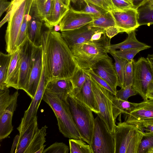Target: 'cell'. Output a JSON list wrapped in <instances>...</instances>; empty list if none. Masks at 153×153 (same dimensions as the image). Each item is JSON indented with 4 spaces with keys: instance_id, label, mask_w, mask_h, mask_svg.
<instances>
[{
    "instance_id": "cell-1",
    "label": "cell",
    "mask_w": 153,
    "mask_h": 153,
    "mask_svg": "<svg viewBox=\"0 0 153 153\" xmlns=\"http://www.w3.org/2000/svg\"><path fill=\"white\" fill-rule=\"evenodd\" d=\"M41 38L43 63L47 81L71 78L79 68L61 33L48 29L42 32Z\"/></svg>"
},
{
    "instance_id": "cell-2",
    "label": "cell",
    "mask_w": 153,
    "mask_h": 153,
    "mask_svg": "<svg viewBox=\"0 0 153 153\" xmlns=\"http://www.w3.org/2000/svg\"><path fill=\"white\" fill-rule=\"evenodd\" d=\"M111 39L106 33L97 41L70 48L78 67L87 72L99 61L108 57Z\"/></svg>"
},
{
    "instance_id": "cell-3",
    "label": "cell",
    "mask_w": 153,
    "mask_h": 153,
    "mask_svg": "<svg viewBox=\"0 0 153 153\" xmlns=\"http://www.w3.org/2000/svg\"><path fill=\"white\" fill-rule=\"evenodd\" d=\"M42 100L52 108L56 116L59 131L69 139H82L65 101L56 94L45 91Z\"/></svg>"
},
{
    "instance_id": "cell-4",
    "label": "cell",
    "mask_w": 153,
    "mask_h": 153,
    "mask_svg": "<svg viewBox=\"0 0 153 153\" xmlns=\"http://www.w3.org/2000/svg\"><path fill=\"white\" fill-rule=\"evenodd\" d=\"M65 101L82 140L90 145L91 142L94 121L92 111L71 94L67 97Z\"/></svg>"
},
{
    "instance_id": "cell-5",
    "label": "cell",
    "mask_w": 153,
    "mask_h": 153,
    "mask_svg": "<svg viewBox=\"0 0 153 153\" xmlns=\"http://www.w3.org/2000/svg\"><path fill=\"white\" fill-rule=\"evenodd\" d=\"M114 135V153H138L144 136L134 124L126 121L117 123Z\"/></svg>"
},
{
    "instance_id": "cell-6",
    "label": "cell",
    "mask_w": 153,
    "mask_h": 153,
    "mask_svg": "<svg viewBox=\"0 0 153 153\" xmlns=\"http://www.w3.org/2000/svg\"><path fill=\"white\" fill-rule=\"evenodd\" d=\"M90 76L92 91L99 110L97 115L104 122L110 132L114 134L116 126L112 110V98L114 95Z\"/></svg>"
},
{
    "instance_id": "cell-7",
    "label": "cell",
    "mask_w": 153,
    "mask_h": 153,
    "mask_svg": "<svg viewBox=\"0 0 153 153\" xmlns=\"http://www.w3.org/2000/svg\"><path fill=\"white\" fill-rule=\"evenodd\" d=\"M133 78L132 84L134 90L143 100L148 99L147 95L153 89V74L146 58L140 57L132 62Z\"/></svg>"
},
{
    "instance_id": "cell-8",
    "label": "cell",
    "mask_w": 153,
    "mask_h": 153,
    "mask_svg": "<svg viewBox=\"0 0 153 153\" xmlns=\"http://www.w3.org/2000/svg\"><path fill=\"white\" fill-rule=\"evenodd\" d=\"M93 153H114V134L107 128L103 121L97 115L94 118L91 144Z\"/></svg>"
},
{
    "instance_id": "cell-9",
    "label": "cell",
    "mask_w": 153,
    "mask_h": 153,
    "mask_svg": "<svg viewBox=\"0 0 153 153\" xmlns=\"http://www.w3.org/2000/svg\"><path fill=\"white\" fill-rule=\"evenodd\" d=\"M34 45L27 37L18 48L20 62V75L18 89L25 91L32 68V53Z\"/></svg>"
},
{
    "instance_id": "cell-10",
    "label": "cell",
    "mask_w": 153,
    "mask_h": 153,
    "mask_svg": "<svg viewBox=\"0 0 153 153\" xmlns=\"http://www.w3.org/2000/svg\"><path fill=\"white\" fill-rule=\"evenodd\" d=\"M27 0H25L15 12L11 15L8 21L6 31V50L8 53L12 54L18 48L16 42L24 18Z\"/></svg>"
},
{
    "instance_id": "cell-11",
    "label": "cell",
    "mask_w": 153,
    "mask_h": 153,
    "mask_svg": "<svg viewBox=\"0 0 153 153\" xmlns=\"http://www.w3.org/2000/svg\"><path fill=\"white\" fill-rule=\"evenodd\" d=\"M48 82L45 71L43 70L36 91L28 108L25 111L19 126L17 128L19 134L22 133L26 129L32 119L37 116L38 109Z\"/></svg>"
},
{
    "instance_id": "cell-12",
    "label": "cell",
    "mask_w": 153,
    "mask_h": 153,
    "mask_svg": "<svg viewBox=\"0 0 153 153\" xmlns=\"http://www.w3.org/2000/svg\"><path fill=\"white\" fill-rule=\"evenodd\" d=\"M33 64L28 84L25 92L32 99L36 91L43 67L42 45L34 46L32 53Z\"/></svg>"
},
{
    "instance_id": "cell-13",
    "label": "cell",
    "mask_w": 153,
    "mask_h": 153,
    "mask_svg": "<svg viewBox=\"0 0 153 153\" xmlns=\"http://www.w3.org/2000/svg\"><path fill=\"white\" fill-rule=\"evenodd\" d=\"M102 29L89 24L76 29L61 32L62 36L69 48L91 42L93 35Z\"/></svg>"
},
{
    "instance_id": "cell-14",
    "label": "cell",
    "mask_w": 153,
    "mask_h": 153,
    "mask_svg": "<svg viewBox=\"0 0 153 153\" xmlns=\"http://www.w3.org/2000/svg\"><path fill=\"white\" fill-rule=\"evenodd\" d=\"M120 32L128 33L135 30L140 26L137 21V9L131 8L124 10L111 12Z\"/></svg>"
},
{
    "instance_id": "cell-15",
    "label": "cell",
    "mask_w": 153,
    "mask_h": 153,
    "mask_svg": "<svg viewBox=\"0 0 153 153\" xmlns=\"http://www.w3.org/2000/svg\"><path fill=\"white\" fill-rule=\"evenodd\" d=\"M96 74L105 80L117 92L118 86V77L114 65L109 56L103 59L94 65L91 68Z\"/></svg>"
},
{
    "instance_id": "cell-16",
    "label": "cell",
    "mask_w": 153,
    "mask_h": 153,
    "mask_svg": "<svg viewBox=\"0 0 153 153\" xmlns=\"http://www.w3.org/2000/svg\"><path fill=\"white\" fill-rule=\"evenodd\" d=\"M93 19L90 15L78 13L69 8L59 23L60 30L62 32L79 28L90 24Z\"/></svg>"
},
{
    "instance_id": "cell-17",
    "label": "cell",
    "mask_w": 153,
    "mask_h": 153,
    "mask_svg": "<svg viewBox=\"0 0 153 153\" xmlns=\"http://www.w3.org/2000/svg\"><path fill=\"white\" fill-rule=\"evenodd\" d=\"M13 94L12 98L5 110L0 114V141L7 138L13 130L12 119L17 106V99L19 94L18 91Z\"/></svg>"
},
{
    "instance_id": "cell-18",
    "label": "cell",
    "mask_w": 153,
    "mask_h": 153,
    "mask_svg": "<svg viewBox=\"0 0 153 153\" xmlns=\"http://www.w3.org/2000/svg\"><path fill=\"white\" fill-rule=\"evenodd\" d=\"M87 77L80 90L73 95L83 102L94 113L98 114L99 110L92 91V83L90 76Z\"/></svg>"
},
{
    "instance_id": "cell-19",
    "label": "cell",
    "mask_w": 153,
    "mask_h": 153,
    "mask_svg": "<svg viewBox=\"0 0 153 153\" xmlns=\"http://www.w3.org/2000/svg\"><path fill=\"white\" fill-rule=\"evenodd\" d=\"M153 118V100L148 99L137 103L134 109L126 115L125 121Z\"/></svg>"
},
{
    "instance_id": "cell-20",
    "label": "cell",
    "mask_w": 153,
    "mask_h": 153,
    "mask_svg": "<svg viewBox=\"0 0 153 153\" xmlns=\"http://www.w3.org/2000/svg\"><path fill=\"white\" fill-rule=\"evenodd\" d=\"M73 90V86L69 79H55L49 81L45 91L56 94L61 99L65 100Z\"/></svg>"
},
{
    "instance_id": "cell-21",
    "label": "cell",
    "mask_w": 153,
    "mask_h": 153,
    "mask_svg": "<svg viewBox=\"0 0 153 153\" xmlns=\"http://www.w3.org/2000/svg\"><path fill=\"white\" fill-rule=\"evenodd\" d=\"M69 8L60 0H53L50 14L44 22L45 26L49 29H53L59 24Z\"/></svg>"
},
{
    "instance_id": "cell-22",
    "label": "cell",
    "mask_w": 153,
    "mask_h": 153,
    "mask_svg": "<svg viewBox=\"0 0 153 153\" xmlns=\"http://www.w3.org/2000/svg\"><path fill=\"white\" fill-rule=\"evenodd\" d=\"M38 128L37 117L32 119L27 128L22 134H19L20 137L17 146L14 153H25L35 134Z\"/></svg>"
},
{
    "instance_id": "cell-23",
    "label": "cell",
    "mask_w": 153,
    "mask_h": 153,
    "mask_svg": "<svg viewBox=\"0 0 153 153\" xmlns=\"http://www.w3.org/2000/svg\"><path fill=\"white\" fill-rule=\"evenodd\" d=\"M20 75V62L18 49L12 54L5 84L7 87L18 90Z\"/></svg>"
},
{
    "instance_id": "cell-24",
    "label": "cell",
    "mask_w": 153,
    "mask_h": 153,
    "mask_svg": "<svg viewBox=\"0 0 153 153\" xmlns=\"http://www.w3.org/2000/svg\"><path fill=\"white\" fill-rule=\"evenodd\" d=\"M127 33L128 36L124 41L115 44H111L108 47L109 51L118 49H138L142 51L151 47V46L140 42L137 39L135 30L131 31Z\"/></svg>"
},
{
    "instance_id": "cell-25",
    "label": "cell",
    "mask_w": 153,
    "mask_h": 153,
    "mask_svg": "<svg viewBox=\"0 0 153 153\" xmlns=\"http://www.w3.org/2000/svg\"><path fill=\"white\" fill-rule=\"evenodd\" d=\"M30 18L28 25V38L34 46H41L42 28L43 22L30 12Z\"/></svg>"
},
{
    "instance_id": "cell-26",
    "label": "cell",
    "mask_w": 153,
    "mask_h": 153,
    "mask_svg": "<svg viewBox=\"0 0 153 153\" xmlns=\"http://www.w3.org/2000/svg\"><path fill=\"white\" fill-rule=\"evenodd\" d=\"M53 0H33L30 12L44 22L50 15Z\"/></svg>"
},
{
    "instance_id": "cell-27",
    "label": "cell",
    "mask_w": 153,
    "mask_h": 153,
    "mask_svg": "<svg viewBox=\"0 0 153 153\" xmlns=\"http://www.w3.org/2000/svg\"><path fill=\"white\" fill-rule=\"evenodd\" d=\"M112 110L115 120L120 115L124 114H129L135 108L137 103L131 102L118 99L114 96L112 98Z\"/></svg>"
},
{
    "instance_id": "cell-28",
    "label": "cell",
    "mask_w": 153,
    "mask_h": 153,
    "mask_svg": "<svg viewBox=\"0 0 153 153\" xmlns=\"http://www.w3.org/2000/svg\"><path fill=\"white\" fill-rule=\"evenodd\" d=\"M48 127L45 125L41 128H38L28 147L25 153H36L46 142V129Z\"/></svg>"
},
{
    "instance_id": "cell-29",
    "label": "cell",
    "mask_w": 153,
    "mask_h": 153,
    "mask_svg": "<svg viewBox=\"0 0 153 153\" xmlns=\"http://www.w3.org/2000/svg\"><path fill=\"white\" fill-rule=\"evenodd\" d=\"M33 0H27L25 13L16 42L17 48L28 37L30 11Z\"/></svg>"
},
{
    "instance_id": "cell-30",
    "label": "cell",
    "mask_w": 153,
    "mask_h": 153,
    "mask_svg": "<svg viewBox=\"0 0 153 153\" xmlns=\"http://www.w3.org/2000/svg\"><path fill=\"white\" fill-rule=\"evenodd\" d=\"M89 25L92 27L103 29L116 26L114 17L111 12L107 11L103 15L94 17Z\"/></svg>"
},
{
    "instance_id": "cell-31",
    "label": "cell",
    "mask_w": 153,
    "mask_h": 153,
    "mask_svg": "<svg viewBox=\"0 0 153 153\" xmlns=\"http://www.w3.org/2000/svg\"><path fill=\"white\" fill-rule=\"evenodd\" d=\"M12 54L0 53V89L7 88L5 81L10 64Z\"/></svg>"
},
{
    "instance_id": "cell-32",
    "label": "cell",
    "mask_w": 153,
    "mask_h": 153,
    "mask_svg": "<svg viewBox=\"0 0 153 153\" xmlns=\"http://www.w3.org/2000/svg\"><path fill=\"white\" fill-rule=\"evenodd\" d=\"M137 21L140 26L153 24V10L151 9L146 3L137 9Z\"/></svg>"
},
{
    "instance_id": "cell-33",
    "label": "cell",
    "mask_w": 153,
    "mask_h": 153,
    "mask_svg": "<svg viewBox=\"0 0 153 153\" xmlns=\"http://www.w3.org/2000/svg\"><path fill=\"white\" fill-rule=\"evenodd\" d=\"M88 75L87 73L79 68L74 75L69 79L73 86V90L71 94L74 95L81 89Z\"/></svg>"
},
{
    "instance_id": "cell-34",
    "label": "cell",
    "mask_w": 153,
    "mask_h": 153,
    "mask_svg": "<svg viewBox=\"0 0 153 153\" xmlns=\"http://www.w3.org/2000/svg\"><path fill=\"white\" fill-rule=\"evenodd\" d=\"M82 139H70V153H93L90 145Z\"/></svg>"
},
{
    "instance_id": "cell-35",
    "label": "cell",
    "mask_w": 153,
    "mask_h": 153,
    "mask_svg": "<svg viewBox=\"0 0 153 153\" xmlns=\"http://www.w3.org/2000/svg\"><path fill=\"white\" fill-rule=\"evenodd\" d=\"M128 123L134 124L144 136H153V118L134 120Z\"/></svg>"
},
{
    "instance_id": "cell-36",
    "label": "cell",
    "mask_w": 153,
    "mask_h": 153,
    "mask_svg": "<svg viewBox=\"0 0 153 153\" xmlns=\"http://www.w3.org/2000/svg\"><path fill=\"white\" fill-rule=\"evenodd\" d=\"M111 55L115 61L114 66L118 78V86L121 88L123 87H124V70L128 62L125 59L119 58L114 55Z\"/></svg>"
},
{
    "instance_id": "cell-37",
    "label": "cell",
    "mask_w": 153,
    "mask_h": 153,
    "mask_svg": "<svg viewBox=\"0 0 153 153\" xmlns=\"http://www.w3.org/2000/svg\"><path fill=\"white\" fill-rule=\"evenodd\" d=\"M138 49H126L114 50H109L108 53L120 59H125L128 62L134 60V56L141 51Z\"/></svg>"
},
{
    "instance_id": "cell-38",
    "label": "cell",
    "mask_w": 153,
    "mask_h": 153,
    "mask_svg": "<svg viewBox=\"0 0 153 153\" xmlns=\"http://www.w3.org/2000/svg\"><path fill=\"white\" fill-rule=\"evenodd\" d=\"M85 7L80 10H76V12L80 13L88 14L93 17H96L102 16L107 11L98 6L90 3H86Z\"/></svg>"
},
{
    "instance_id": "cell-39",
    "label": "cell",
    "mask_w": 153,
    "mask_h": 153,
    "mask_svg": "<svg viewBox=\"0 0 153 153\" xmlns=\"http://www.w3.org/2000/svg\"><path fill=\"white\" fill-rule=\"evenodd\" d=\"M138 153H153V136H144L139 145Z\"/></svg>"
},
{
    "instance_id": "cell-40",
    "label": "cell",
    "mask_w": 153,
    "mask_h": 153,
    "mask_svg": "<svg viewBox=\"0 0 153 153\" xmlns=\"http://www.w3.org/2000/svg\"><path fill=\"white\" fill-rule=\"evenodd\" d=\"M137 94L133 89L132 85H130L121 88L119 90H117L114 96L121 100L128 101V100L129 97L135 95Z\"/></svg>"
},
{
    "instance_id": "cell-41",
    "label": "cell",
    "mask_w": 153,
    "mask_h": 153,
    "mask_svg": "<svg viewBox=\"0 0 153 153\" xmlns=\"http://www.w3.org/2000/svg\"><path fill=\"white\" fill-rule=\"evenodd\" d=\"M9 88L0 89V114L7 108L11 101L13 94H10Z\"/></svg>"
},
{
    "instance_id": "cell-42",
    "label": "cell",
    "mask_w": 153,
    "mask_h": 153,
    "mask_svg": "<svg viewBox=\"0 0 153 153\" xmlns=\"http://www.w3.org/2000/svg\"><path fill=\"white\" fill-rule=\"evenodd\" d=\"M68 146L63 143L56 142L44 150L42 153H68Z\"/></svg>"
},
{
    "instance_id": "cell-43",
    "label": "cell",
    "mask_w": 153,
    "mask_h": 153,
    "mask_svg": "<svg viewBox=\"0 0 153 153\" xmlns=\"http://www.w3.org/2000/svg\"><path fill=\"white\" fill-rule=\"evenodd\" d=\"M25 0H11L10 6L5 16L0 23V27L8 22L12 15Z\"/></svg>"
},
{
    "instance_id": "cell-44",
    "label": "cell",
    "mask_w": 153,
    "mask_h": 153,
    "mask_svg": "<svg viewBox=\"0 0 153 153\" xmlns=\"http://www.w3.org/2000/svg\"><path fill=\"white\" fill-rule=\"evenodd\" d=\"M86 3L95 5L108 12L117 11L111 0H83Z\"/></svg>"
},
{
    "instance_id": "cell-45",
    "label": "cell",
    "mask_w": 153,
    "mask_h": 153,
    "mask_svg": "<svg viewBox=\"0 0 153 153\" xmlns=\"http://www.w3.org/2000/svg\"><path fill=\"white\" fill-rule=\"evenodd\" d=\"M132 62H128L125 66L124 72V87L132 84L133 78Z\"/></svg>"
},
{
    "instance_id": "cell-46",
    "label": "cell",
    "mask_w": 153,
    "mask_h": 153,
    "mask_svg": "<svg viewBox=\"0 0 153 153\" xmlns=\"http://www.w3.org/2000/svg\"><path fill=\"white\" fill-rule=\"evenodd\" d=\"M92 77L98 84L110 91L114 95H115L116 92L104 79L96 74L92 70H90L86 72Z\"/></svg>"
},
{
    "instance_id": "cell-47",
    "label": "cell",
    "mask_w": 153,
    "mask_h": 153,
    "mask_svg": "<svg viewBox=\"0 0 153 153\" xmlns=\"http://www.w3.org/2000/svg\"><path fill=\"white\" fill-rule=\"evenodd\" d=\"M117 10H124L134 8L133 2L131 0H111Z\"/></svg>"
},
{
    "instance_id": "cell-48",
    "label": "cell",
    "mask_w": 153,
    "mask_h": 153,
    "mask_svg": "<svg viewBox=\"0 0 153 153\" xmlns=\"http://www.w3.org/2000/svg\"><path fill=\"white\" fill-rule=\"evenodd\" d=\"M11 4V2L7 0H0V17L5 11H7Z\"/></svg>"
},
{
    "instance_id": "cell-49",
    "label": "cell",
    "mask_w": 153,
    "mask_h": 153,
    "mask_svg": "<svg viewBox=\"0 0 153 153\" xmlns=\"http://www.w3.org/2000/svg\"><path fill=\"white\" fill-rule=\"evenodd\" d=\"M133 3L134 8L137 9L139 7L145 4L148 0H131Z\"/></svg>"
},
{
    "instance_id": "cell-50",
    "label": "cell",
    "mask_w": 153,
    "mask_h": 153,
    "mask_svg": "<svg viewBox=\"0 0 153 153\" xmlns=\"http://www.w3.org/2000/svg\"><path fill=\"white\" fill-rule=\"evenodd\" d=\"M19 137L20 135L19 134L16 135L14 137L13 143L12 145L10 151V153H13L14 152V151L15 149V150L17 146Z\"/></svg>"
},
{
    "instance_id": "cell-51",
    "label": "cell",
    "mask_w": 153,
    "mask_h": 153,
    "mask_svg": "<svg viewBox=\"0 0 153 153\" xmlns=\"http://www.w3.org/2000/svg\"><path fill=\"white\" fill-rule=\"evenodd\" d=\"M146 59L150 64L153 74V54H148Z\"/></svg>"
},
{
    "instance_id": "cell-52",
    "label": "cell",
    "mask_w": 153,
    "mask_h": 153,
    "mask_svg": "<svg viewBox=\"0 0 153 153\" xmlns=\"http://www.w3.org/2000/svg\"><path fill=\"white\" fill-rule=\"evenodd\" d=\"M146 3L150 9L153 10V0H148Z\"/></svg>"
},
{
    "instance_id": "cell-53",
    "label": "cell",
    "mask_w": 153,
    "mask_h": 153,
    "mask_svg": "<svg viewBox=\"0 0 153 153\" xmlns=\"http://www.w3.org/2000/svg\"><path fill=\"white\" fill-rule=\"evenodd\" d=\"M146 98L147 99L153 100V90L146 95Z\"/></svg>"
},
{
    "instance_id": "cell-54",
    "label": "cell",
    "mask_w": 153,
    "mask_h": 153,
    "mask_svg": "<svg viewBox=\"0 0 153 153\" xmlns=\"http://www.w3.org/2000/svg\"><path fill=\"white\" fill-rule=\"evenodd\" d=\"M65 5L69 7L71 0H60Z\"/></svg>"
},
{
    "instance_id": "cell-55",
    "label": "cell",
    "mask_w": 153,
    "mask_h": 153,
    "mask_svg": "<svg viewBox=\"0 0 153 153\" xmlns=\"http://www.w3.org/2000/svg\"><path fill=\"white\" fill-rule=\"evenodd\" d=\"M46 146V145H44L43 146H42L37 152H36V153H42V152L44 150V148Z\"/></svg>"
},
{
    "instance_id": "cell-56",
    "label": "cell",
    "mask_w": 153,
    "mask_h": 153,
    "mask_svg": "<svg viewBox=\"0 0 153 153\" xmlns=\"http://www.w3.org/2000/svg\"><path fill=\"white\" fill-rule=\"evenodd\" d=\"M55 31H57L59 30H60V26L58 25L55 26L54 27V28L53 29Z\"/></svg>"
},
{
    "instance_id": "cell-57",
    "label": "cell",
    "mask_w": 153,
    "mask_h": 153,
    "mask_svg": "<svg viewBox=\"0 0 153 153\" xmlns=\"http://www.w3.org/2000/svg\"><path fill=\"white\" fill-rule=\"evenodd\" d=\"M78 0H71V1L73 3H75Z\"/></svg>"
}]
</instances>
